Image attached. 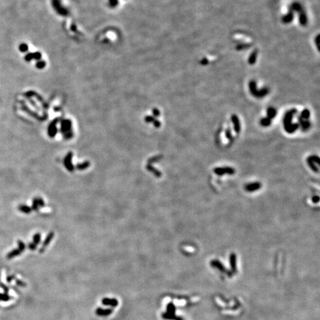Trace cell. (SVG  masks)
Listing matches in <instances>:
<instances>
[{
  "label": "cell",
  "instance_id": "17",
  "mask_svg": "<svg viewBox=\"0 0 320 320\" xmlns=\"http://www.w3.org/2000/svg\"><path fill=\"white\" fill-rule=\"evenodd\" d=\"M162 156H157V157H153V158L150 159L148 160V162L147 163H151V162H157V161H159V159L162 158Z\"/></svg>",
  "mask_w": 320,
  "mask_h": 320
},
{
  "label": "cell",
  "instance_id": "5",
  "mask_svg": "<svg viewBox=\"0 0 320 320\" xmlns=\"http://www.w3.org/2000/svg\"><path fill=\"white\" fill-rule=\"evenodd\" d=\"M112 312H113V309L111 308L102 309L101 307H98L96 310V314L99 317H108V316H110Z\"/></svg>",
  "mask_w": 320,
  "mask_h": 320
},
{
  "label": "cell",
  "instance_id": "10",
  "mask_svg": "<svg viewBox=\"0 0 320 320\" xmlns=\"http://www.w3.org/2000/svg\"><path fill=\"white\" fill-rule=\"evenodd\" d=\"M21 253L22 252H21V251H20V249H16V250H13V251H12L11 252H10L9 254H8V259H12V258H13V257L17 256L20 255Z\"/></svg>",
  "mask_w": 320,
  "mask_h": 320
},
{
  "label": "cell",
  "instance_id": "14",
  "mask_svg": "<svg viewBox=\"0 0 320 320\" xmlns=\"http://www.w3.org/2000/svg\"><path fill=\"white\" fill-rule=\"evenodd\" d=\"M19 209H20V211L25 213H29L30 212H31V210H32V209H31V208H29L28 206H26V205H20V208H19Z\"/></svg>",
  "mask_w": 320,
  "mask_h": 320
},
{
  "label": "cell",
  "instance_id": "2",
  "mask_svg": "<svg viewBox=\"0 0 320 320\" xmlns=\"http://www.w3.org/2000/svg\"><path fill=\"white\" fill-rule=\"evenodd\" d=\"M214 173L219 176H221L224 174L233 175L235 173V170L233 168L230 167H225V168H217L214 169Z\"/></svg>",
  "mask_w": 320,
  "mask_h": 320
},
{
  "label": "cell",
  "instance_id": "19",
  "mask_svg": "<svg viewBox=\"0 0 320 320\" xmlns=\"http://www.w3.org/2000/svg\"><path fill=\"white\" fill-rule=\"evenodd\" d=\"M18 242H19V249L21 251V252H22L23 251H24L25 245H24V244L22 241H19Z\"/></svg>",
  "mask_w": 320,
  "mask_h": 320
},
{
  "label": "cell",
  "instance_id": "15",
  "mask_svg": "<svg viewBox=\"0 0 320 320\" xmlns=\"http://www.w3.org/2000/svg\"><path fill=\"white\" fill-rule=\"evenodd\" d=\"M41 239V235L40 233H36L34 236V244H35L36 245L39 244V242H40Z\"/></svg>",
  "mask_w": 320,
  "mask_h": 320
},
{
  "label": "cell",
  "instance_id": "1",
  "mask_svg": "<svg viewBox=\"0 0 320 320\" xmlns=\"http://www.w3.org/2000/svg\"><path fill=\"white\" fill-rule=\"evenodd\" d=\"M307 165L316 173H319L318 165L319 164V158L317 156H311L307 159Z\"/></svg>",
  "mask_w": 320,
  "mask_h": 320
},
{
  "label": "cell",
  "instance_id": "18",
  "mask_svg": "<svg viewBox=\"0 0 320 320\" xmlns=\"http://www.w3.org/2000/svg\"><path fill=\"white\" fill-rule=\"evenodd\" d=\"M33 209L36 210H39V205H38L37 199H34V202H33Z\"/></svg>",
  "mask_w": 320,
  "mask_h": 320
},
{
  "label": "cell",
  "instance_id": "6",
  "mask_svg": "<svg viewBox=\"0 0 320 320\" xmlns=\"http://www.w3.org/2000/svg\"><path fill=\"white\" fill-rule=\"evenodd\" d=\"M102 304L104 305L111 306V307H115L118 305V301L116 299H109V298H105L102 299Z\"/></svg>",
  "mask_w": 320,
  "mask_h": 320
},
{
  "label": "cell",
  "instance_id": "12",
  "mask_svg": "<svg viewBox=\"0 0 320 320\" xmlns=\"http://www.w3.org/2000/svg\"><path fill=\"white\" fill-rule=\"evenodd\" d=\"M89 165H90V162H87V161H86V162H82V163H80V164H79V165H76V168H77L78 170H85V169H86V168H88Z\"/></svg>",
  "mask_w": 320,
  "mask_h": 320
},
{
  "label": "cell",
  "instance_id": "25",
  "mask_svg": "<svg viewBox=\"0 0 320 320\" xmlns=\"http://www.w3.org/2000/svg\"><path fill=\"white\" fill-rule=\"evenodd\" d=\"M0 299H2V300H8L9 299V297H8V296H5V295H2V294H0Z\"/></svg>",
  "mask_w": 320,
  "mask_h": 320
},
{
  "label": "cell",
  "instance_id": "21",
  "mask_svg": "<svg viewBox=\"0 0 320 320\" xmlns=\"http://www.w3.org/2000/svg\"><path fill=\"white\" fill-rule=\"evenodd\" d=\"M275 115H276V112H275V110H270V111H269L268 117H270V118H273V117H274Z\"/></svg>",
  "mask_w": 320,
  "mask_h": 320
},
{
  "label": "cell",
  "instance_id": "8",
  "mask_svg": "<svg viewBox=\"0 0 320 320\" xmlns=\"http://www.w3.org/2000/svg\"><path fill=\"white\" fill-rule=\"evenodd\" d=\"M147 169L149 170V171H150L152 173H154V175H155L157 177H160V176H162V173H161V172L159 171L158 170H157L156 168H154V167L151 166V165L149 163L147 164Z\"/></svg>",
  "mask_w": 320,
  "mask_h": 320
},
{
  "label": "cell",
  "instance_id": "3",
  "mask_svg": "<svg viewBox=\"0 0 320 320\" xmlns=\"http://www.w3.org/2000/svg\"><path fill=\"white\" fill-rule=\"evenodd\" d=\"M72 157H73L72 152H69L68 154V155L65 157V159H64V165H65V167L67 168V170L71 172L73 171V170H74V166L73 165L72 161H71Z\"/></svg>",
  "mask_w": 320,
  "mask_h": 320
},
{
  "label": "cell",
  "instance_id": "11",
  "mask_svg": "<svg viewBox=\"0 0 320 320\" xmlns=\"http://www.w3.org/2000/svg\"><path fill=\"white\" fill-rule=\"evenodd\" d=\"M233 124H234V128H235V131H236V133H239V131H240V124H239V119H238V118L236 117H233Z\"/></svg>",
  "mask_w": 320,
  "mask_h": 320
},
{
  "label": "cell",
  "instance_id": "13",
  "mask_svg": "<svg viewBox=\"0 0 320 320\" xmlns=\"http://www.w3.org/2000/svg\"><path fill=\"white\" fill-rule=\"evenodd\" d=\"M230 262H231V268L233 270L236 269V255L235 254H231L230 256Z\"/></svg>",
  "mask_w": 320,
  "mask_h": 320
},
{
  "label": "cell",
  "instance_id": "9",
  "mask_svg": "<svg viewBox=\"0 0 320 320\" xmlns=\"http://www.w3.org/2000/svg\"><path fill=\"white\" fill-rule=\"evenodd\" d=\"M284 127H285V130H286L287 132L293 133V132H294V131L299 128V124H288V125H285Z\"/></svg>",
  "mask_w": 320,
  "mask_h": 320
},
{
  "label": "cell",
  "instance_id": "26",
  "mask_svg": "<svg viewBox=\"0 0 320 320\" xmlns=\"http://www.w3.org/2000/svg\"><path fill=\"white\" fill-rule=\"evenodd\" d=\"M302 117H304V118H305V119L308 118V117H309V112L305 111L304 113H302Z\"/></svg>",
  "mask_w": 320,
  "mask_h": 320
},
{
  "label": "cell",
  "instance_id": "23",
  "mask_svg": "<svg viewBox=\"0 0 320 320\" xmlns=\"http://www.w3.org/2000/svg\"><path fill=\"white\" fill-rule=\"evenodd\" d=\"M312 201L314 203H318L319 201V197L318 196H314V197L312 198Z\"/></svg>",
  "mask_w": 320,
  "mask_h": 320
},
{
  "label": "cell",
  "instance_id": "22",
  "mask_svg": "<svg viewBox=\"0 0 320 320\" xmlns=\"http://www.w3.org/2000/svg\"><path fill=\"white\" fill-rule=\"evenodd\" d=\"M226 136L228 139H232V134H231V131H229V129L227 130L226 131Z\"/></svg>",
  "mask_w": 320,
  "mask_h": 320
},
{
  "label": "cell",
  "instance_id": "24",
  "mask_svg": "<svg viewBox=\"0 0 320 320\" xmlns=\"http://www.w3.org/2000/svg\"><path fill=\"white\" fill-rule=\"evenodd\" d=\"M28 247H29V248L31 249V250L34 251V250H35V249L36 248L37 245H36L34 244V243H31V244H30L29 245H28Z\"/></svg>",
  "mask_w": 320,
  "mask_h": 320
},
{
  "label": "cell",
  "instance_id": "7",
  "mask_svg": "<svg viewBox=\"0 0 320 320\" xmlns=\"http://www.w3.org/2000/svg\"><path fill=\"white\" fill-rule=\"evenodd\" d=\"M53 236H54V233H53V232H50V233L48 234V236H47V238H46V239H45V242H44L43 245H42V247H41L40 253L43 252V251H45V247H47L49 243H50V242L51 241L52 239H53Z\"/></svg>",
  "mask_w": 320,
  "mask_h": 320
},
{
  "label": "cell",
  "instance_id": "20",
  "mask_svg": "<svg viewBox=\"0 0 320 320\" xmlns=\"http://www.w3.org/2000/svg\"><path fill=\"white\" fill-rule=\"evenodd\" d=\"M37 199V202H38V205H39V206H42V207H43L44 205H45V202H44L43 199H41V198H36Z\"/></svg>",
  "mask_w": 320,
  "mask_h": 320
},
{
  "label": "cell",
  "instance_id": "16",
  "mask_svg": "<svg viewBox=\"0 0 320 320\" xmlns=\"http://www.w3.org/2000/svg\"><path fill=\"white\" fill-rule=\"evenodd\" d=\"M261 124L263 126H268L269 124H270V120L268 118H264L261 121Z\"/></svg>",
  "mask_w": 320,
  "mask_h": 320
},
{
  "label": "cell",
  "instance_id": "4",
  "mask_svg": "<svg viewBox=\"0 0 320 320\" xmlns=\"http://www.w3.org/2000/svg\"><path fill=\"white\" fill-rule=\"evenodd\" d=\"M261 188H262V184L260 182H253L245 185V189L247 192H254V191H258Z\"/></svg>",
  "mask_w": 320,
  "mask_h": 320
}]
</instances>
